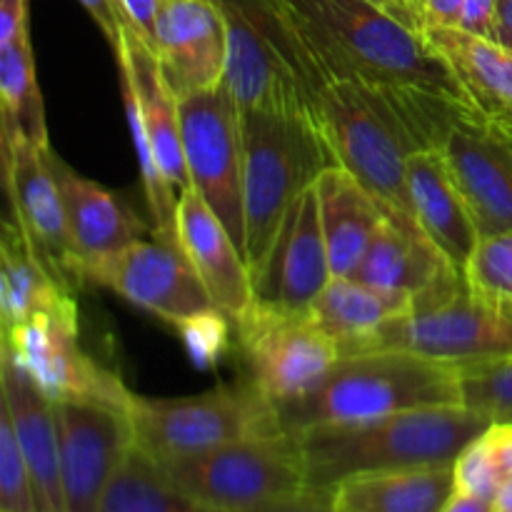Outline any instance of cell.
I'll return each instance as SVG.
<instances>
[{"label": "cell", "instance_id": "obj_1", "mask_svg": "<svg viewBox=\"0 0 512 512\" xmlns=\"http://www.w3.org/2000/svg\"><path fill=\"white\" fill-rule=\"evenodd\" d=\"M473 105L408 85L335 80L318 90L315 110L340 168L383 203L390 218L418 225L408 193V160L440 150L455 120Z\"/></svg>", "mask_w": 512, "mask_h": 512}, {"label": "cell", "instance_id": "obj_2", "mask_svg": "<svg viewBox=\"0 0 512 512\" xmlns=\"http://www.w3.org/2000/svg\"><path fill=\"white\" fill-rule=\"evenodd\" d=\"M320 83L408 85L473 105L423 30L375 0H275Z\"/></svg>", "mask_w": 512, "mask_h": 512}, {"label": "cell", "instance_id": "obj_3", "mask_svg": "<svg viewBox=\"0 0 512 512\" xmlns=\"http://www.w3.org/2000/svg\"><path fill=\"white\" fill-rule=\"evenodd\" d=\"M490 425L465 405H430L363 423L323 425L295 438L303 453L305 483L335 488L358 475L453 465Z\"/></svg>", "mask_w": 512, "mask_h": 512}, {"label": "cell", "instance_id": "obj_4", "mask_svg": "<svg viewBox=\"0 0 512 512\" xmlns=\"http://www.w3.org/2000/svg\"><path fill=\"white\" fill-rule=\"evenodd\" d=\"M430 405H463L458 363L410 350H370L338 358L308 393L275 403V413L283 433L298 435Z\"/></svg>", "mask_w": 512, "mask_h": 512}, {"label": "cell", "instance_id": "obj_5", "mask_svg": "<svg viewBox=\"0 0 512 512\" xmlns=\"http://www.w3.org/2000/svg\"><path fill=\"white\" fill-rule=\"evenodd\" d=\"M243 125V253L250 275L265 258L285 210L338 158L315 108L240 110Z\"/></svg>", "mask_w": 512, "mask_h": 512}, {"label": "cell", "instance_id": "obj_6", "mask_svg": "<svg viewBox=\"0 0 512 512\" xmlns=\"http://www.w3.org/2000/svg\"><path fill=\"white\" fill-rule=\"evenodd\" d=\"M215 3L228 30L225 85L238 108H315L323 83L275 0Z\"/></svg>", "mask_w": 512, "mask_h": 512}, {"label": "cell", "instance_id": "obj_7", "mask_svg": "<svg viewBox=\"0 0 512 512\" xmlns=\"http://www.w3.org/2000/svg\"><path fill=\"white\" fill-rule=\"evenodd\" d=\"M128 415L135 445L155 460L283 433L275 403L253 380L220 385L193 398H143L133 393Z\"/></svg>", "mask_w": 512, "mask_h": 512}, {"label": "cell", "instance_id": "obj_8", "mask_svg": "<svg viewBox=\"0 0 512 512\" xmlns=\"http://www.w3.org/2000/svg\"><path fill=\"white\" fill-rule=\"evenodd\" d=\"M155 463L190 498L225 512H250L308 485L300 443L290 433L235 440Z\"/></svg>", "mask_w": 512, "mask_h": 512}, {"label": "cell", "instance_id": "obj_9", "mask_svg": "<svg viewBox=\"0 0 512 512\" xmlns=\"http://www.w3.org/2000/svg\"><path fill=\"white\" fill-rule=\"evenodd\" d=\"M370 350H410L445 363L510 355L512 298L478 293L463 278L435 303L380 325L348 355Z\"/></svg>", "mask_w": 512, "mask_h": 512}, {"label": "cell", "instance_id": "obj_10", "mask_svg": "<svg viewBox=\"0 0 512 512\" xmlns=\"http://www.w3.org/2000/svg\"><path fill=\"white\" fill-rule=\"evenodd\" d=\"M3 353L38 385L53 403L78 400L128 413L133 390L80 348L75 295L58 308L33 315L3 333Z\"/></svg>", "mask_w": 512, "mask_h": 512}, {"label": "cell", "instance_id": "obj_11", "mask_svg": "<svg viewBox=\"0 0 512 512\" xmlns=\"http://www.w3.org/2000/svg\"><path fill=\"white\" fill-rule=\"evenodd\" d=\"M178 100L190 188L208 203L243 250V125L238 103L225 83Z\"/></svg>", "mask_w": 512, "mask_h": 512}, {"label": "cell", "instance_id": "obj_12", "mask_svg": "<svg viewBox=\"0 0 512 512\" xmlns=\"http://www.w3.org/2000/svg\"><path fill=\"white\" fill-rule=\"evenodd\" d=\"M48 148L20 133H3V180L10 218L60 288L75 295L85 285V270L70 240L58 180L45 155Z\"/></svg>", "mask_w": 512, "mask_h": 512}, {"label": "cell", "instance_id": "obj_13", "mask_svg": "<svg viewBox=\"0 0 512 512\" xmlns=\"http://www.w3.org/2000/svg\"><path fill=\"white\" fill-rule=\"evenodd\" d=\"M250 278L253 308L285 318H310L313 303L333 280L315 185L285 210L268 253Z\"/></svg>", "mask_w": 512, "mask_h": 512}, {"label": "cell", "instance_id": "obj_14", "mask_svg": "<svg viewBox=\"0 0 512 512\" xmlns=\"http://www.w3.org/2000/svg\"><path fill=\"white\" fill-rule=\"evenodd\" d=\"M85 280L110 288L135 308L175 328L195 315L218 310L183 248L160 238L135 240L113 258L93 265Z\"/></svg>", "mask_w": 512, "mask_h": 512}, {"label": "cell", "instance_id": "obj_15", "mask_svg": "<svg viewBox=\"0 0 512 512\" xmlns=\"http://www.w3.org/2000/svg\"><path fill=\"white\" fill-rule=\"evenodd\" d=\"M250 380L273 403L300 398L338 363L340 350L310 318H285L250 308L235 323Z\"/></svg>", "mask_w": 512, "mask_h": 512}, {"label": "cell", "instance_id": "obj_16", "mask_svg": "<svg viewBox=\"0 0 512 512\" xmlns=\"http://www.w3.org/2000/svg\"><path fill=\"white\" fill-rule=\"evenodd\" d=\"M55 405L65 512H98L115 470L135 445L125 410L63 400Z\"/></svg>", "mask_w": 512, "mask_h": 512}, {"label": "cell", "instance_id": "obj_17", "mask_svg": "<svg viewBox=\"0 0 512 512\" xmlns=\"http://www.w3.org/2000/svg\"><path fill=\"white\" fill-rule=\"evenodd\" d=\"M480 238L512 230V128L468 108L440 145Z\"/></svg>", "mask_w": 512, "mask_h": 512}, {"label": "cell", "instance_id": "obj_18", "mask_svg": "<svg viewBox=\"0 0 512 512\" xmlns=\"http://www.w3.org/2000/svg\"><path fill=\"white\" fill-rule=\"evenodd\" d=\"M153 50L178 98L225 83L228 30L215 0H163Z\"/></svg>", "mask_w": 512, "mask_h": 512}, {"label": "cell", "instance_id": "obj_19", "mask_svg": "<svg viewBox=\"0 0 512 512\" xmlns=\"http://www.w3.org/2000/svg\"><path fill=\"white\" fill-rule=\"evenodd\" d=\"M113 50L118 58L120 90L133 98L160 170L180 195L190 188V175L183 150L178 95L165 78L158 53L128 20H123L118 45Z\"/></svg>", "mask_w": 512, "mask_h": 512}, {"label": "cell", "instance_id": "obj_20", "mask_svg": "<svg viewBox=\"0 0 512 512\" xmlns=\"http://www.w3.org/2000/svg\"><path fill=\"white\" fill-rule=\"evenodd\" d=\"M178 238L215 308L238 323L253 308V278L238 240L193 188L178 198Z\"/></svg>", "mask_w": 512, "mask_h": 512}, {"label": "cell", "instance_id": "obj_21", "mask_svg": "<svg viewBox=\"0 0 512 512\" xmlns=\"http://www.w3.org/2000/svg\"><path fill=\"white\" fill-rule=\"evenodd\" d=\"M353 278L410 295L415 308H423L448 295L463 280V273L435 248L420 225L388 215Z\"/></svg>", "mask_w": 512, "mask_h": 512}, {"label": "cell", "instance_id": "obj_22", "mask_svg": "<svg viewBox=\"0 0 512 512\" xmlns=\"http://www.w3.org/2000/svg\"><path fill=\"white\" fill-rule=\"evenodd\" d=\"M0 408L8 413L33 478L38 510L65 512L55 405L5 353H0Z\"/></svg>", "mask_w": 512, "mask_h": 512}, {"label": "cell", "instance_id": "obj_23", "mask_svg": "<svg viewBox=\"0 0 512 512\" xmlns=\"http://www.w3.org/2000/svg\"><path fill=\"white\" fill-rule=\"evenodd\" d=\"M45 155H48L55 180H58L70 240H73V248L85 273L93 265L118 255L135 240H143L145 223L118 195H113L95 180L75 173L65 160H60V155L53 153V148L45 150Z\"/></svg>", "mask_w": 512, "mask_h": 512}, {"label": "cell", "instance_id": "obj_24", "mask_svg": "<svg viewBox=\"0 0 512 512\" xmlns=\"http://www.w3.org/2000/svg\"><path fill=\"white\" fill-rule=\"evenodd\" d=\"M408 193L423 233L463 273L480 233L440 150H418L410 155Z\"/></svg>", "mask_w": 512, "mask_h": 512}, {"label": "cell", "instance_id": "obj_25", "mask_svg": "<svg viewBox=\"0 0 512 512\" xmlns=\"http://www.w3.org/2000/svg\"><path fill=\"white\" fill-rule=\"evenodd\" d=\"M315 188H318L330 268L333 275L353 278L375 233L388 218V210L355 175L340 165L323 170Z\"/></svg>", "mask_w": 512, "mask_h": 512}, {"label": "cell", "instance_id": "obj_26", "mask_svg": "<svg viewBox=\"0 0 512 512\" xmlns=\"http://www.w3.org/2000/svg\"><path fill=\"white\" fill-rule=\"evenodd\" d=\"M423 35L450 65L473 108L512 128V50L453 25H425Z\"/></svg>", "mask_w": 512, "mask_h": 512}, {"label": "cell", "instance_id": "obj_27", "mask_svg": "<svg viewBox=\"0 0 512 512\" xmlns=\"http://www.w3.org/2000/svg\"><path fill=\"white\" fill-rule=\"evenodd\" d=\"M413 308L415 300L410 295L375 288L358 278L333 275L310 308V320L335 340L340 355H348L380 325L410 315Z\"/></svg>", "mask_w": 512, "mask_h": 512}, {"label": "cell", "instance_id": "obj_28", "mask_svg": "<svg viewBox=\"0 0 512 512\" xmlns=\"http://www.w3.org/2000/svg\"><path fill=\"white\" fill-rule=\"evenodd\" d=\"M343 512H440L455 493L453 465L390 470L335 485Z\"/></svg>", "mask_w": 512, "mask_h": 512}, {"label": "cell", "instance_id": "obj_29", "mask_svg": "<svg viewBox=\"0 0 512 512\" xmlns=\"http://www.w3.org/2000/svg\"><path fill=\"white\" fill-rule=\"evenodd\" d=\"M73 293L63 290L58 280L40 263L23 230L13 218L3 223L0 238V320L5 330L25 323L33 315L53 310Z\"/></svg>", "mask_w": 512, "mask_h": 512}, {"label": "cell", "instance_id": "obj_30", "mask_svg": "<svg viewBox=\"0 0 512 512\" xmlns=\"http://www.w3.org/2000/svg\"><path fill=\"white\" fill-rule=\"evenodd\" d=\"M98 512H225L203 505L178 488L138 445L115 470Z\"/></svg>", "mask_w": 512, "mask_h": 512}, {"label": "cell", "instance_id": "obj_31", "mask_svg": "<svg viewBox=\"0 0 512 512\" xmlns=\"http://www.w3.org/2000/svg\"><path fill=\"white\" fill-rule=\"evenodd\" d=\"M0 110L3 133H20L38 145L48 143L43 98H40L30 28L0 40Z\"/></svg>", "mask_w": 512, "mask_h": 512}, {"label": "cell", "instance_id": "obj_32", "mask_svg": "<svg viewBox=\"0 0 512 512\" xmlns=\"http://www.w3.org/2000/svg\"><path fill=\"white\" fill-rule=\"evenodd\" d=\"M460 370V403L493 425L512 423V353L465 360Z\"/></svg>", "mask_w": 512, "mask_h": 512}, {"label": "cell", "instance_id": "obj_33", "mask_svg": "<svg viewBox=\"0 0 512 512\" xmlns=\"http://www.w3.org/2000/svg\"><path fill=\"white\" fill-rule=\"evenodd\" d=\"M468 288L495 298H512V230L478 240L463 270Z\"/></svg>", "mask_w": 512, "mask_h": 512}, {"label": "cell", "instance_id": "obj_34", "mask_svg": "<svg viewBox=\"0 0 512 512\" xmlns=\"http://www.w3.org/2000/svg\"><path fill=\"white\" fill-rule=\"evenodd\" d=\"M0 512H40L33 478L3 408H0Z\"/></svg>", "mask_w": 512, "mask_h": 512}, {"label": "cell", "instance_id": "obj_35", "mask_svg": "<svg viewBox=\"0 0 512 512\" xmlns=\"http://www.w3.org/2000/svg\"><path fill=\"white\" fill-rule=\"evenodd\" d=\"M453 475L455 490L493 503L500 485H503V470H500L488 430L458 455V460L453 463Z\"/></svg>", "mask_w": 512, "mask_h": 512}, {"label": "cell", "instance_id": "obj_36", "mask_svg": "<svg viewBox=\"0 0 512 512\" xmlns=\"http://www.w3.org/2000/svg\"><path fill=\"white\" fill-rule=\"evenodd\" d=\"M178 330L183 335V343L188 348L190 358L200 368H210L223 355V350L228 348L230 320L220 310H208L203 315H195V318L178 325Z\"/></svg>", "mask_w": 512, "mask_h": 512}, {"label": "cell", "instance_id": "obj_37", "mask_svg": "<svg viewBox=\"0 0 512 512\" xmlns=\"http://www.w3.org/2000/svg\"><path fill=\"white\" fill-rule=\"evenodd\" d=\"M250 512H343L338 508L333 488H313L305 485L298 493L283 495V498L268 500Z\"/></svg>", "mask_w": 512, "mask_h": 512}, {"label": "cell", "instance_id": "obj_38", "mask_svg": "<svg viewBox=\"0 0 512 512\" xmlns=\"http://www.w3.org/2000/svg\"><path fill=\"white\" fill-rule=\"evenodd\" d=\"M495 15H498V0H463V10H460V20L455 28L493 40Z\"/></svg>", "mask_w": 512, "mask_h": 512}, {"label": "cell", "instance_id": "obj_39", "mask_svg": "<svg viewBox=\"0 0 512 512\" xmlns=\"http://www.w3.org/2000/svg\"><path fill=\"white\" fill-rule=\"evenodd\" d=\"M78 3L88 10V15L95 20L100 33H103L105 40L115 48L120 38V28H123L125 20L118 0H78Z\"/></svg>", "mask_w": 512, "mask_h": 512}, {"label": "cell", "instance_id": "obj_40", "mask_svg": "<svg viewBox=\"0 0 512 512\" xmlns=\"http://www.w3.org/2000/svg\"><path fill=\"white\" fill-rule=\"evenodd\" d=\"M120 10H123V18L128 20L133 28H138L143 33V38L148 40L150 48H153L155 40V23H158V13L163 0H118Z\"/></svg>", "mask_w": 512, "mask_h": 512}, {"label": "cell", "instance_id": "obj_41", "mask_svg": "<svg viewBox=\"0 0 512 512\" xmlns=\"http://www.w3.org/2000/svg\"><path fill=\"white\" fill-rule=\"evenodd\" d=\"M28 28V0H0V40Z\"/></svg>", "mask_w": 512, "mask_h": 512}, {"label": "cell", "instance_id": "obj_42", "mask_svg": "<svg viewBox=\"0 0 512 512\" xmlns=\"http://www.w3.org/2000/svg\"><path fill=\"white\" fill-rule=\"evenodd\" d=\"M488 438L493 443L495 455H498L500 470H503V483L512 480V423L490 425Z\"/></svg>", "mask_w": 512, "mask_h": 512}, {"label": "cell", "instance_id": "obj_43", "mask_svg": "<svg viewBox=\"0 0 512 512\" xmlns=\"http://www.w3.org/2000/svg\"><path fill=\"white\" fill-rule=\"evenodd\" d=\"M460 10H463V0H425V25H453L455 28Z\"/></svg>", "mask_w": 512, "mask_h": 512}, {"label": "cell", "instance_id": "obj_44", "mask_svg": "<svg viewBox=\"0 0 512 512\" xmlns=\"http://www.w3.org/2000/svg\"><path fill=\"white\" fill-rule=\"evenodd\" d=\"M440 512H495V508H493V503H490V500L475 498V495H468V493H460V490H455V493L450 495L448 503H445V508Z\"/></svg>", "mask_w": 512, "mask_h": 512}, {"label": "cell", "instance_id": "obj_45", "mask_svg": "<svg viewBox=\"0 0 512 512\" xmlns=\"http://www.w3.org/2000/svg\"><path fill=\"white\" fill-rule=\"evenodd\" d=\"M493 40L503 45V48L512 50V0H498Z\"/></svg>", "mask_w": 512, "mask_h": 512}, {"label": "cell", "instance_id": "obj_46", "mask_svg": "<svg viewBox=\"0 0 512 512\" xmlns=\"http://www.w3.org/2000/svg\"><path fill=\"white\" fill-rule=\"evenodd\" d=\"M375 3H380L383 8H388L390 13L398 15L403 23H408L410 28L415 30H423V18L418 15V10L410 5V0H375Z\"/></svg>", "mask_w": 512, "mask_h": 512}, {"label": "cell", "instance_id": "obj_47", "mask_svg": "<svg viewBox=\"0 0 512 512\" xmlns=\"http://www.w3.org/2000/svg\"><path fill=\"white\" fill-rule=\"evenodd\" d=\"M493 508L495 512H512V480H505V483L500 485L498 495H495L493 500Z\"/></svg>", "mask_w": 512, "mask_h": 512}, {"label": "cell", "instance_id": "obj_48", "mask_svg": "<svg viewBox=\"0 0 512 512\" xmlns=\"http://www.w3.org/2000/svg\"><path fill=\"white\" fill-rule=\"evenodd\" d=\"M410 5H413L415 10H418V15L423 18V25H425V0H410Z\"/></svg>", "mask_w": 512, "mask_h": 512}]
</instances>
